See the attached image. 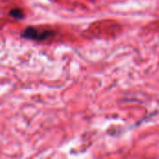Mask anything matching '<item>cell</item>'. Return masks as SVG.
<instances>
[{
    "mask_svg": "<svg viewBox=\"0 0 159 159\" xmlns=\"http://www.w3.org/2000/svg\"><path fill=\"white\" fill-rule=\"evenodd\" d=\"M8 15L14 19V20H23L24 17H25V13L23 11V9H21L20 7H13L9 10L8 12Z\"/></svg>",
    "mask_w": 159,
    "mask_h": 159,
    "instance_id": "7a4b0ae2",
    "label": "cell"
},
{
    "mask_svg": "<svg viewBox=\"0 0 159 159\" xmlns=\"http://www.w3.org/2000/svg\"><path fill=\"white\" fill-rule=\"evenodd\" d=\"M56 35V32L51 29L39 28L34 26H27L20 34V37L31 40L43 42Z\"/></svg>",
    "mask_w": 159,
    "mask_h": 159,
    "instance_id": "6da1fadb",
    "label": "cell"
}]
</instances>
